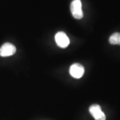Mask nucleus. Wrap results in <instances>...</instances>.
<instances>
[{
	"label": "nucleus",
	"instance_id": "nucleus-2",
	"mask_svg": "<svg viewBox=\"0 0 120 120\" xmlns=\"http://www.w3.org/2000/svg\"><path fill=\"white\" fill-rule=\"evenodd\" d=\"M90 112L95 120H105L106 117L102 112L101 107L98 104H94L90 107Z\"/></svg>",
	"mask_w": 120,
	"mask_h": 120
},
{
	"label": "nucleus",
	"instance_id": "nucleus-4",
	"mask_svg": "<svg viewBox=\"0 0 120 120\" xmlns=\"http://www.w3.org/2000/svg\"><path fill=\"white\" fill-rule=\"evenodd\" d=\"M55 39L57 45L61 48H65L69 44V39L67 36V35L63 31H60L57 33L55 36Z\"/></svg>",
	"mask_w": 120,
	"mask_h": 120
},
{
	"label": "nucleus",
	"instance_id": "nucleus-1",
	"mask_svg": "<svg viewBox=\"0 0 120 120\" xmlns=\"http://www.w3.org/2000/svg\"><path fill=\"white\" fill-rule=\"evenodd\" d=\"M70 9L73 17L77 19H80L83 17L82 10V1L80 0H73L70 5Z\"/></svg>",
	"mask_w": 120,
	"mask_h": 120
},
{
	"label": "nucleus",
	"instance_id": "nucleus-3",
	"mask_svg": "<svg viewBox=\"0 0 120 120\" xmlns=\"http://www.w3.org/2000/svg\"><path fill=\"white\" fill-rule=\"evenodd\" d=\"M84 67L79 64H73L69 69L70 75L75 79H79L84 74Z\"/></svg>",
	"mask_w": 120,
	"mask_h": 120
},
{
	"label": "nucleus",
	"instance_id": "nucleus-6",
	"mask_svg": "<svg viewBox=\"0 0 120 120\" xmlns=\"http://www.w3.org/2000/svg\"><path fill=\"white\" fill-rule=\"evenodd\" d=\"M109 43L112 45H117L120 44V33H114L112 34L109 39Z\"/></svg>",
	"mask_w": 120,
	"mask_h": 120
},
{
	"label": "nucleus",
	"instance_id": "nucleus-7",
	"mask_svg": "<svg viewBox=\"0 0 120 120\" xmlns=\"http://www.w3.org/2000/svg\"></svg>",
	"mask_w": 120,
	"mask_h": 120
},
{
	"label": "nucleus",
	"instance_id": "nucleus-5",
	"mask_svg": "<svg viewBox=\"0 0 120 120\" xmlns=\"http://www.w3.org/2000/svg\"><path fill=\"white\" fill-rule=\"evenodd\" d=\"M16 52V47L10 43H4L0 47V56L9 57L15 54Z\"/></svg>",
	"mask_w": 120,
	"mask_h": 120
}]
</instances>
